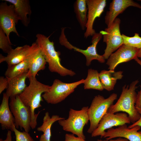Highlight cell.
Returning a JSON list of instances; mask_svg holds the SVG:
<instances>
[{"mask_svg": "<svg viewBox=\"0 0 141 141\" xmlns=\"http://www.w3.org/2000/svg\"><path fill=\"white\" fill-rule=\"evenodd\" d=\"M28 79L29 85L19 96L24 104L30 108L31 114L30 126L33 129L37 126V119L40 112L39 111L37 114H36L35 110L42 106L41 102L43 101L42 94L48 91L50 86L40 82L36 77Z\"/></svg>", "mask_w": 141, "mask_h": 141, "instance_id": "cell-1", "label": "cell"}, {"mask_svg": "<svg viewBox=\"0 0 141 141\" xmlns=\"http://www.w3.org/2000/svg\"><path fill=\"white\" fill-rule=\"evenodd\" d=\"M138 82V80H136L132 81L129 85L124 86L119 98L115 104L110 107L107 112L114 113L120 111L126 113L132 124L138 120L140 115L135 106L137 97L136 90Z\"/></svg>", "mask_w": 141, "mask_h": 141, "instance_id": "cell-2", "label": "cell"}, {"mask_svg": "<svg viewBox=\"0 0 141 141\" xmlns=\"http://www.w3.org/2000/svg\"><path fill=\"white\" fill-rule=\"evenodd\" d=\"M36 37V42L48 63V68L51 72L56 73L63 77L73 76L75 74L74 72L62 65L60 57V52L56 50L54 43L50 40L49 37L38 33L37 34Z\"/></svg>", "mask_w": 141, "mask_h": 141, "instance_id": "cell-3", "label": "cell"}, {"mask_svg": "<svg viewBox=\"0 0 141 141\" xmlns=\"http://www.w3.org/2000/svg\"><path fill=\"white\" fill-rule=\"evenodd\" d=\"M117 97V95L115 93L106 98L100 95L95 96L88 110L90 122L88 133L91 134L97 128L100 120Z\"/></svg>", "mask_w": 141, "mask_h": 141, "instance_id": "cell-4", "label": "cell"}, {"mask_svg": "<svg viewBox=\"0 0 141 141\" xmlns=\"http://www.w3.org/2000/svg\"><path fill=\"white\" fill-rule=\"evenodd\" d=\"M89 108L88 106L84 107L79 110L70 109L68 118L58 120L59 124L64 130L71 132L85 140L83 130L89 121L88 114Z\"/></svg>", "mask_w": 141, "mask_h": 141, "instance_id": "cell-5", "label": "cell"}, {"mask_svg": "<svg viewBox=\"0 0 141 141\" xmlns=\"http://www.w3.org/2000/svg\"><path fill=\"white\" fill-rule=\"evenodd\" d=\"M85 80L70 83H64L55 79L49 90L42 94L43 99L49 104H56L62 101L73 93L80 85L84 84Z\"/></svg>", "mask_w": 141, "mask_h": 141, "instance_id": "cell-6", "label": "cell"}, {"mask_svg": "<svg viewBox=\"0 0 141 141\" xmlns=\"http://www.w3.org/2000/svg\"><path fill=\"white\" fill-rule=\"evenodd\" d=\"M120 19L117 17L110 26L100 32L103 37V42L106 45L103 55L105 60L107 59L114 51L124 44L120 31Z\"/></svg>", "mask_w": 141, "mask_h": 141, "instance_id": "cell-7", "label": "cell"}, {"mask_svg": "<svg viewBox=\"0 0 141 141\" xmlns=\"http://www.w3.org/2000/svg\"><path fill=\"white\" fill-rule=\"evenodd\" d=\"M9 106L15 119V128L18 129L20 127L28 132L31 128V114L30 108L24 104L19 95L10 98Z\"/></svg>", "mask_w": 141, "mask_h": 141, "instance_id": "cell-8", "label": "cell"}, {"mask_svg": "<svg viewBox=\"0 0 141 141\" xmlns=\"http://www.w3.org/2000/svg\"><path fill=\"white\" fill-rule=\"evenodd\" d=\"M20 20V18L16 12L13 4L8 5L6 1L1 3L0 28L3 30L10 41L9 35L11 32H14L19 36L16 25Z\"/></svg>", "mask_w": 141, "mask_h": 141, "instance_id": "cell-9", "label": "cell"}, {"mask_svg": "<svg viewBox=\"0 0 141 141\" xmlns=\"http://www.w3.org/2000/svg\"><path fill=\"white\" fill-rule=\"evenodd\" d=\"M131 122L128 115L124 113L116 114L107 112L100 120L97 128L91 133L92 137L100 136L103 138L107 130Z\"/></svg>", "mask_w": 141, "mask_h": 141, "instance_id": "cell-10", "label": "cell"}, {"mask_svg": "<svg viewBox=\"0 0 141 141\" xmlns=\"http://www.w3.org/2000/svg\"><path fill=\"white\" fill-rule=\"evenodd\" d=\"M39 49L36 42L31 45H25L12 49L6 56L0 54V63L5 62L8 66L17 64L31 56Z\"/></svg>", "mask_w": 141, "mask_h": 141, "instance_id": "cell-11", "label": "cell"}, {"mask_svg": "<svg viewBox=\"0 0 141 141\" xmlns=\"http://www.w3.org/2000/svg\"><path fill=\"white\" fill-rule=\"evenodd\" d=\"M88 9L87 22L84 33L86 38L92 36L96 33L93 25L96 19L99 17L104 11L107 1L105 0H86Z\"/></svg>", "mask_w": 141, "mask_h": 141, "instance_id": "cell-12", "label": "cell"}, {"mask_svg": "<svg viewBox=\"0 0 141 141\" xmlns=\"http://www.w3.org/2000/svg\"><path fill=\"white\" fill-rule=\"evenodd\" d=\"M138 49L123 44L107 59L106 64L109 66L108 69L114 70L120 63L134 59Z\"/></svg>", "mask_w": 141, "mask_h": 141, "instance_id": "cell-13", "label": "cell"}, {"mask_svg": "<svg viewBox=\"0 0 141 141\" xmlns=\"http://www.w3.org/2000/svg\"><path fill=\"white\" fill-rule=\"evenodd\" d=\"M140 128V126H136L129 128L125 124L116 128H112L108 130L103 138H105L108 141L120 137L126 138L130 141H141V133L138 131Z\"/></svg>", "mask_w": 141, "mask_h": 141, "instance_id": "cell-14", "label": "cell"}, {"mask_svg": "<svg viewBox=\"0 0 141 141\" xmlns=\"http://www.w3.org/2000/svg\"><path fill=\"white\" fill-rule=\"evenodd\" d=\"M130 7L141 9V5L132 0H112L104 17L105 22L107 27L110 26L117 16Z\"/></svg>", "mask_w": 141, "mask_h": 141, "instance_id": "cell-15", "label": "cell"}, {"mask_svg": "<svg viewBox=\"0 0 141 141\" xmlns=\"http://www.w3.org/2000/svg\"><path fill=\"white\" fill-rule=\"evenodd\" d=\"M92 36L91 44L86 49H80L73 45L70 43L67 48L70 50L73 49L74 51L84 55L86 58V65L88 66L90 65L92 61L93 60H96L101 63H104L105 61V59L103 55L98 54L96 50L97 45L102 37V34L100 32H96Z\"/></svg>", "mask_w": 141, "mask_h": 141, "instance_id": "cell-16", "label": "cell"}, {"mask_svg": "<svg viewBox=\"0 0 141 141\" xmlns=\"http://www.w3.org/2000/svg\"><path fill=\"white\" fill-rule=\"evenodd\" d=\"M9 98L5 93H3L0 106V123L2 130H9L12 131L15 120L10 108Z\"/></svg>", "mask_w": 141, "mask_h": 141, "instance_id": "cell-17", "label": "cell"}, {"mask_svg": "<svg viewBox=\"0 0 141 141\" xmlns=\"http://www.w3.org/2000/svg\"><path fill=\"white\" fill-rule=\"evenodd\" d=\"M28 71L9 79V86L5 93L10 98L19 95L27 86L25 81L28 78Z\"/></svg>", "mask_w": 141, "mask_h": 141, "instance_id": "cell-18", "label": "cell"}, {"mask_svg": "<svg viewBox=\"0 0 141 141\" xmlns=\"http://www.w3.org/2000/svg\"><path fill=\"white\" fill-rule=\"evenodd\" d=\"M3 1L13 4L15 10L19 17L22 24L27 27L30 19L27 16L31 15L32 11L30 1L28 0H4Z\"/></svg>", "mask_w": 141, "mask_h": 141, "instance_id": "cell-19", "label": "cell"}, {"mask_svg": "<svg viewBox=\"0 0 141 141\" xmlns=\"http://www.w3.org/2000/svg\"><path fill=\"white\" fill-rule=\"evenodd\" d=\"M121 71L115 72L114 70H103L99 73L101 84L104 89L110 91L113 90L117 81L123 77Z\"/></svg>", "mask_w": 141, "mask_h": 141, "instance_id": "cell-20", "label": "cell"}, {"mask_svg": "<svg viewBox=\"0 0 141 141\" xmlns=\"http://www.w3.org/2000/svg\"><path fill=\"white\" fill-rule=\"evenodd\" d=\"M64 119L57 115H53L51 117L49 113L46 112L43 119L42 125L37 128L38 131L43 132L40 136L39 141H50L51 129L52 125L55 122Z\"/></svg>", "mask_w": 141, "mask_h": 141, "instance_id": "cell-21", "label": "cell"}, {"mask_svg": "<svg viewBox=\"0 0 141 141\" xmlns=\"http://www.w3.org/2000/svg\"><path fill=\"white\" fill-rule=\"evenodd\" d=\"M38 50L29 57L22 62L16 64L8 66V68L4 74L5 77L10 79L28 71L34 55Z\"/></svg>", "mask_w": 141, "mask_h": 141, "instance_id": "cell-22", "label": "cell"}, {"mask_svg": "<svg viewBox=\"0 0 141 141\" xmlns=\"http://www.w3.org/2000/svg\"><path fill=\"white\" fill-rule=\"evenodd\" d=\"M74 12L81 29H86L88 9L86 0H77L74 4Z\"/></svg>", "mask_w": 141, "mask_h": 141, "instance_id": "cell-23", "label": "cell"}, {"mask_svg": "<svg viewBox=\"0 0 141 141\" xmlns=\"http://www.w3.org/2000/svg\"><path fill=\"white\" fill-rule=\"evenodd\" d=\"M47 62L40 48L36 52L28 72V78L36 77L38 72L45 68Z\"/></svg>", "mask_w": 141, "mask_h": 141, "instance_id": "cell-24", "label": "cell"}, {"mask_svg": "<svg viewBox=\"0 0 141 141\" xmlns=\"http://www.w3.org/2000/svg\"><path fill=\"white\" fill-rule=\"evenodd\" d=\"M84 83L85 89H92L102 91L104 89L101 84L99 73L96 70L90 68L88 70L87 77Z\"/></svg>", "mask_w": 141, "mask_h": 141, "instance_id": "cell-25", "label": "cell"}, {"mask_svg": "<svg viewBox=\"0 0 141 141\" xmlns=\"http://www.w3.org/2000/svg\"><path fill=\"white\" fill-rule=\"evenodd\" d=\"M124 44L138 49L141 48V37L137 33L133 37H129L122 34Z\"/></svg>", "mask_w": 141, "mask_h": 141, "instance_id": "cell-26", "label": "cell"}, {"mask_svg": "<svg viewBox=\"0 0 141 141\" xmlns=\"http://www.w3.org/2000/svg\"><path fill=\"white\" fill-rule=\"evenodd\" d=\"M12 45L4 32L0 28V48L3 52L8 54L13 49Z\"/></svg>", "mask_w": 141, "mask_h": 141, "instance_id": "cell-27", "label": "cell"}, {"mask_svg": "<svg viewBox=\"0 0 141 141\" xmlns=\"http://www.w3.org/2000/svg\"><path fill=\"white\" fill-rule=\"evenodd\" d=\"M12 131L14 132L16 141H35L28 132H20L15 128V126L13 127Z\"/></svg>", "mask_w": 141, "mask_h": 141, "instance_id": "cell-28", "label": "cell"}, {"mask_svg": "<svg viewBox=\"0 0 141 141\" xmlns=\"http://www.w3.org/2000/svg\"><path fill=\"white\" fill-rule=\"evenodd\" d=\"M9 79L5 77L1 76L0 77V94L5 89H7L8 86Z\"/></svg>", "mask_w": 141, "mask_h": 141, "instance_id": "cell-29", "label": "cell"}, {"mask_svg": "<svg viewBox=\"0 0 141 141\" xmlns=\"http://www.w3.org/2000/svg\"><path fill=\"white\" fill-rule=\"evenodd\" d=\"M140 58L139 59L136 57L134 60L141 66V58ZM135 106L136 108L141 109V85L140 89L137 93V100Z\"/></svg>", "mask_w": 141, "mask_h": 141, "instance_id": "cell-30", "label": "cell"}, {"mask_svg": "<svg viewBox=\"0 0 141 141\" xmlns=\"http://www.w3.org/2000/svg\"><path fill=\"white\" fill-rule=\"evenodd\" d=\"M64 141H86L83 138L75 137L73 134H66Z\"/></svg>", "mask_w": 141, "mask_h": 141, "instance_id": "cell-31", "label": "cell"}, {"mask_svg": "<svg viewBox=\"0 0 141 141\" xmlns=\"http://www.w3.org/2000/svg\"><path fill=\"white\" fill-rule=\"evenodd\" d=\"M137 110L140 115V118L136 122L132 124V125L128 126V128H131L132 127L136 126H138L141 127V109L136 107ZM141 133V131H139Z\"/></svg>", "mask_w": 141, "mask_h": 141, "instance_id": "cell-32", "label": "cell"}, {"mask_svg": "<svg viewBox=\"0 0 141 141\" xmlns=\"http://www.w3.org/2000/svg\"><path fill=\"white\" fill-rule=\"evenodd\" d=\"M0 141H12L11 131L10 130H8L7 134L6 139L3 140L2 138H0Z\"/></svg>", "mask_w": 141, "mask_h": 141, "instance_id": "cell-33", "label": "cell"}, {"mask_svg": "<svg viewBox=\"0 0 141 141\" xmlns=\"http://www.w3.org/2000/svg\"><path fill=\"white\" fill-rule=\"evenodd\" d=\"M109 141H129L127 139L122 137H118L115 139H111Z\"/></svg>", "mask_w": 141, "mask_h": 141, "instance_id": "cell-34", "label": "cell"}, {"mask_svg": "<svg viewBox=\"0 0 141 141\" xmlns=\"http://www.w3.org/2000/svg\"><path fill=\"white\" fill-rule=\"evenodd\" d=\"M136 56L138 58H141V48L138 49Z\"/></svg>", "mask_w": 141, "mask_h": 141, "instance_id": "cell-35", "label": "cell"}, {"mask_svg": "<svg viewBox=\"0 0 141 141\" xmlns=\"http://www.w3.org/2000/svg\"><path fill=\"white\" fill-rule=\"evenodd\" d=\"M97 141H108L106 139L104 140H102L101 139H97Z\"/></svg>", "mask_w": 141, "mask_h": 141, "instance_id": "cell-36", "label": "cell"}]
</instances>
